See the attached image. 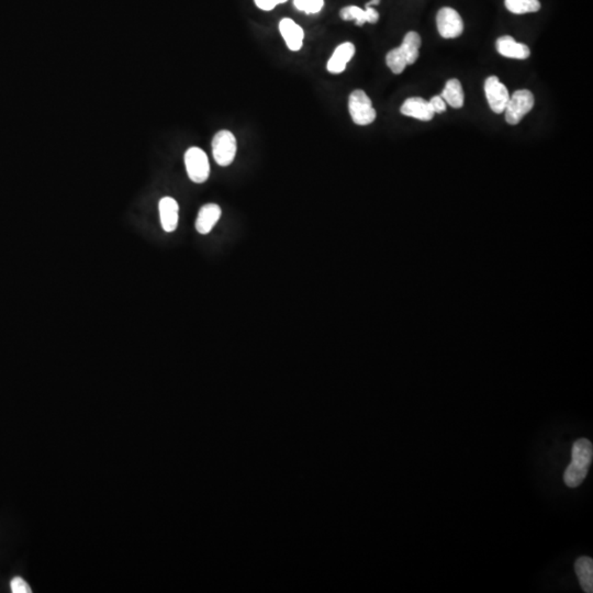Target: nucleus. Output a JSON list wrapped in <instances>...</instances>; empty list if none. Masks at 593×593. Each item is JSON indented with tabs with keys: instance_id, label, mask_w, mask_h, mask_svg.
<instances>
[{
	"instance_id": "nucleus-1",
	"label": "nucleus",
	"mask_w": 593,
	"mask_h": 593,
	"mask_svg": "<svg viewBox=\"0 0 593 593\" xmlns=\"http://www.w3.org/2000/svg\"><path fill=\"white\" fill-rule=\"evenodd\" d=\"M592 443L587 439H579L573 443L571 462L566 469L564 481L569 488H577L588 475L592 462Z\"/></svg>"
},
{
	"instance_id": "nucleus-2",
	"label": "nucleus",
	"mask_w": 593,
	"mask_h": 593,
	"mask_svg": "<svg viewBox=\"0 0 593 593\" xmlns=\"http://www.w3.org/2000/svg\"><path fill=\"white\" fill-rule=\"evenodd\" d=\"M349 110L354 124L358 126H368L377 117L370 98L360 89L354 90L349 96Z\"/></svg>"
},
{
	"instance_id": "nucleus-3",
	"label": "nucleus",
	"mask_w": 593,
	"mask_h": 593,
	"mask_svg": "<svg viewBox=\"0 0 593 593\" xmlns=\"http://www.w3.org/2000/svg\"><path fill=\"white\" fill-rule=\"evenodd\" d=\"M534 96L529 90L523 89L515 91L508 99L506 110H504L506 122L512 126L520 124L523 117L527 116L534 107Z\"/></svg>"
},
{
	"instance_id": "nucleus-4",
	"label": "nucleus",
	"mask_w": 593,
	"mask_h": 593,
	"mask_svg": "<svg viewBox=\"0 0 593 593\" xmlns=\"http://www.w3.org/2000/svg\"><path fill=\"white\" fill-rule=\"evenodd\" d=\"M237 151V139L232 132L222 130L214 136L212 140V154L217 164L222 167L229 166L235 159Z\"/></svg>"
},
{
	"instance_id": "nucleus-5",
	"label": "nucleus",
	"mask_w": 593,
	"mask_h": 593,
	"mask_svg": "<svg viewBox=\"0 0 593 593\" xmlns=\"http://www.w3.org/2000/svg\"><path fill=\"white\" fill-rule=\"evenodd\" d=\"M185 166L190 180L196 184L206 182L210 175L208 156L199 147H190L185 153Z\"/></svg>"
},
{
	"instance_id": "nucleus-6",
	"label": "nucleus",
	"mask_w": 593,
	"mask_h": 593,
	"mask_svg": "<svg viewBox=\"0 0 593 593\" xmlns=\"http://www.w3.org/2000/svg\"><path fill=\"white\" fill-rule=\"evenodd\" d=\"M437 26L439 34L444 39H455L464 31V22L460 13L450 7H444L437 13Z\"/></svg>"
},
{
	"instance_id": "nucleus-7",
	"label": "nucleus",
	"mask_w": 593,
	"mask_h": 593,
	"mask_svg": "<svg viewBox=\"0 0 593 593\" xmlns=\"http://www.w3.org/2000/svg\"><path fill=\"white\" fill-rule=\"evenodd\" d=\"M485 97L495 113H502L506 110V103L510 99L508 88L496 76H490L485 82Z\"/></svg>"
},
{
	"instance_id": "nucleus-8",
	"label": "nucleus",
	"mask_w": 593,
	"mask_h": 593,
	"mask_svg": "<svg viewBox=\"0 0 593 593\" xmlns=\"http://www.w3.org/2000/svg\"><path fill=\"white\" fill-rule=\"evenodd\" d=\"M400 111L404 116L412 117L421 121H431L435 115L429 101L420 97L407 99L404 105H401Z\"/></svg>"
},
{
	"instance_id": "nucleus-9",
	"label": "nucleus",
	"mask_w": 593,
	"mask_h": 593,
	"mask_svg": "<svg viewBox=\"0 0 593 593\" xmlns=\"http://www.w3.org/2000/svg\"><path fill=\"white\" fill-rule=\"evenodd\" d=\"M496 47L497 51L502 57H508V59H527L531 55L529 47L527 44L519 43L510 36L499 38Z\"/></svg>"
},
{
	"instance_id": "nucleus-10",
	"label": "nucleus",
	"mask_w": 593,
	"mask_h": 593,
	"mask_svg": "<svg viewBox=\"0 0 593 593\" xmlns=\"http://www.w3.org/2000/svg\"><path fill=\"white\" fill-rule=\"evenodd\" d=\"M159 216H161V224H162L164 231L174 232L178 226V207L177 201L174 198L165 197L161 199L159 205Z\"/></svg>"
},
{
	"instance_id": "nucleus-11",
	"label": "nucleus",
	"mask_w": 593,
	"mask_h": 593,
	"mask_svg": "<svg viewBox=\"0 0 593 593\" xmlns=\"http://www.w3.org/2000/svg\"><path fill=\"white\" fill-rule=\"evenodd\" d=\"M279 31L287 44L288 49L299 51L302 47L305 34L302 28L295 24L293 19L285 18L280 21Z\"/></svg>"
},
{
	"instance_id": "nucleus-12",
	"label": "nucleus",
	"mask_w": 593,
	"mask_h": 593,
	"mask_svg": "<svg viewBox=\"0 0 593 593\" xmlns=\"http://www.w3.org/2000/svg\"><path fill=\"white\" fill-rule=\"evenodd\" d=\"M220 217H221V208L216 203L205 205L198 214L196 230L203 235L210 233L217 222L220 220Z\"/></svg>"
},
{
	"instance_id": "nucleus-13",
	"label": "nucleus",
	"mask_w": 593,
	"mask_h": 593,
	"mask_svg": "<svg viewBox=\"0 0 593 593\" xmlns=\"http://www.w3.org/2000/svg\"><path fill=\"white\" fill-rule=\"evenodd\" d=\"M355 54L354 44L345 42L335 49L331 59L328 62V71L332 74H341L346 68L347 63L353 59Z\"/></svg>"
},
{
	"instance_id": "nucleus-14",
	"label": "nucleus",
	"mask_w": 593,
	"mask_h": 593,
	"mask_svg": "<svg viewBox=\"0 0 593 593\" xmlns=\"http://www.w3.org/2000/svg\"><path fill=\"white\" fill-rule=\"evenodd\" d=\"M339 16L345 21H356L357 26H363L366 22L376 24L379 20V13L369 6H366V9L360 8L357 6H347L342 9Z\"/></svg>"
},
{
	"instance_id": "nucleus-15",
	"label": "nucleus",
	"mask_w": 593,
	"mask_h": 593,
	"mask_svg": "<svg viewBox=\"0 0 593 593\" xmlns=\"http://www.w3.org/2000/svg\"><path fill=\"white\" fill-rule=\"evenodd\" d=\"M575 570L581 588L585 593L593 592V560L588 556L578 558Z\"/></svg>"
},
{
	"instance_id": "nucleus-16",
	"label": "nucleus",
	"mask_w": 593,
	"mask_h": 593,
	"mask_svg": "<svg viewBox=\"0 0 593 593\" xmlns=\"http://www.w3.org/2000/svg\"><path fill=\"white\" fill-rule=\"evenodd\" d=\"M421 47V36L414 31L408 32L404 36V41L398 47L402 57L406 59L408 65L413 64L419 57V50Z\"/></svg>"
},
{
	"instance_id": "nucleus-17",
	"label": "nucleus",
	"mask_w": 593,
	"mask_h": 593,
	"mask_svg": "<svg viewBox=\"0 0 593 593\" xmlns=\"http://www.w3.org/2000/svg\"><path fill=\"white\" fill-rule=\"evenodd\" d=\"M441 97L444 99L445 103H448L453 108H462L465 101V96H464V90H462V84L460 80L456 78L448 80L443 89Z\"/></svg>"
},
{
	"instance_id": "nucleus-18",
	"label": "nucleus",
	"mask_w": 593,
	"mask_h": 593,
	"mask_svg": "<svg viewBox=\"0 0 593 593\" xmlns=\"http://www.w3.org/2000/svg\"><path fill=\"white\" fill-rule=\"evenodd\" d=\"M504 5L514 15L536 13L541 9L539 0H504Z\"/></svg>"
},
{
	"instance_id": "nucleus-19",
	"label": "nucleus",
	"mask_w": 593,
	"mask_h": 593,
	"mask_svg": "<svg viewBox=\"0 0 593 593\" xmlns=\"http://www.w3.org/2000/svg\"><path fill=\"white\" fill-rule=\"evenodd\" d=\"M386 63H387L388 67L390 68L391 72L397 75L401 74L408 66V63L401 54L398 47L391 50L388 53L387 57H386Z\"/></svg>"
},
{
	"instance_id": "nucleus-20",
	"label": "nucleus",
	"mask_w": 593,
	"mask_h": 593,
	"mask_svg": "<svg viewBox=\"0 0 593 593\" xmlns=\"http://www.w3.org/2000/svg\"><path fill=\"white\" fill-rule=\"evenodd\" d=\"M293 6L299 11L308 13H318L323 9L324 0H293Z\"/></svg>"
},
{
	"instance_id": "nucleus-21",
	"label": "nucleus",
	"mask_w": 593,
	"mask_h": 593,
	"mask_svg": "<svg viewBox=\"0 0 593 593\" xmlns=\"http://www.w3.org/2000/svg\"><path fill=\"white\" fill-rule=\"evenodd\" d=\"M11 591L13 593H31L32 589L22 578H13L11 580Z\"/></svg>"
},
{
	"instance_id": "nucleus-22",
	"label": "nucleus",
	"mask_w": 593,
	"mask_h": 593,
	"mask_svg": "<svg viewBox=\"0 0 593 593\" xmlns=\"http://www.w3.org/2000/svg\"><path fill=\"white\" fill-rule=\"evenodd\" d=\"M286 1H288V0H254L255 5L265 11L272 10L276 6L285 3Z\"/></svg>"
},
{
	"instance_id": "nucleus-23",
	"label": "nucleus",
	"mask_w": 593,
	"mask_h": 593,
	"mask_svg": "<svg viewBox=\"0 0 593 593\" xmlns=\"http://www.w3.org/2000/svg\"><path fill=\"white\" fill-rule=\"evenodd\" d=\"M429 103L434 113H443L446 110V103L441 96H434Z\"/></svg>"
},
{
	"instance_id": "nucleus-24",
	"label": "nucleus",
	"mask_w": 593,
	"mask_h": 593,
	"mask_svg": "<svg viewBox=\"0 0 593 593\" xmlns=\"http://www.w3.org/2000/svg\"><path fill=\"white\" fill-rule=\"evenodd\" d=\"M379 3L380 0H372V1H369V3H368L366 6H369V7H372V6L379 5Z\"/></svg>"
}]
</instances>
